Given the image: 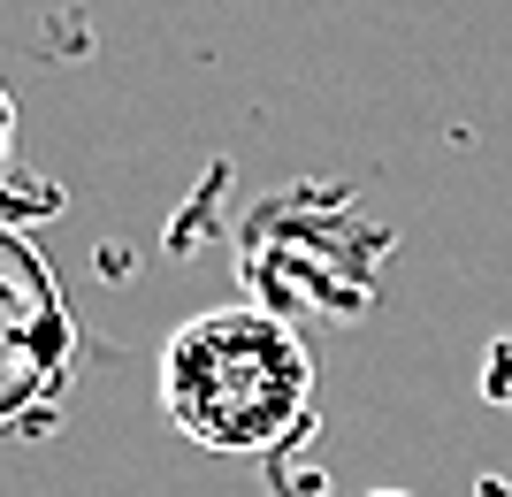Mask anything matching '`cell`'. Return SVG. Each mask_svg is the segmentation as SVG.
<instances>
[{
  "label": "cell",
  "mask_w": 512,
  "mask_h": 497,
  "mask_svg": "<svg viewBox=\"0 0 512 497\" xmlns=\"http://www.w3.org/2000/svg\"><path fill=\"white\" fill-rule=\"evenodd\" d=\"M161 413L199 452H283L314 421V352L268 306H207L161 345Z\"/></svg>",
  "instance_id": "6da1fadb"
},
{
  "label": "cell",
  "mask_w": 512,
  "mask_h": 497,
  "mask_svg": "<svg viewBox=\"0 0 512 497\" xmlns=\"http://www.w3.org/2000/svg\"><path fill=\"white\" fill-rule=\"evenodd\" d=\"M8 153H16V100L0 85V169H8Z\"/></svg>",
  "instance_id": "3957f363"
},
{
  "label": "cell",
  "mask_w": 512,
  "mask_h": 497,
  "mask_svg": "<svg viewBox=\"0 0 512 497\" xmlns=\"http://www.w3.org/2000/svg\"><path fill=\"white\" fill-rule=\"evenodd\" d=\"M69 345H77V329H69L62 283L46 276V260L16 230H0V436L54 406L69 375Z\"/></svg>",
  "instance_id": "7a4b0ae2"
}]
</instances>
